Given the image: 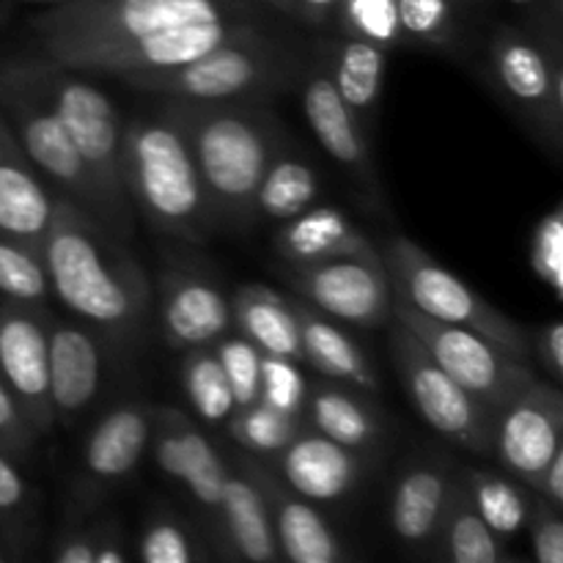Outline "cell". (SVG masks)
Listing matches in <instances>:
<instances>
[{"label": "cell", "instance_id": "6da1fadb", "mask_svg": "<svg viewBox=\"0 0 563 563\" xmlns=\"http://www.w3.org/2000/svg\"><path fill=\"white\" fill-rule=\"evenodd\" d=\"M42 262L53 295L93 330L126 344L143 328L152 302L143 267L124 251L121 236L60 192Z\"/></svg>", "mask_w": 563, "mask_h": 563}, {"label": "cell", "instance_id": "7a4b0ae2", "mask_svg": "<svg viewBox=\"0 0 563 563\" xmlns=\"http://www.w3.org/2000/svg\"><path fill=\"white\" fill-rule=\"evenodd\" d=\"M168 102L187 132L218 229L247 231L253 225L256 187L280 148L278 119L264 108V99Z\"/></svg>", "mask_w": 563, "mask_h": 563}, {"label": "cell", "instance_id": "3957f363", "mask_svg": "<svg viewBox=\"0 0 563 563\" xmlns=\"http://www.w3.org/2000/svg\"><path fill=\"white\" fill-rule=\"evenodd\" d=\"M124 179L130 201L159 234L201 245L218 231L190 141L170 102L124 124Z\"/></svg>", "mask_w": 563, "mask_h": 563}, {"label": "cell", "instance_id": "277c9868", "mask_svg": "<svg viewBox=\"0 0 563 563\" xmlns=\"http://www.w3.org/2000/svg\"><path fill=\"white\" fill-rule=\"evenodd\" d=\"M31 64L71 146L86 165L99 198L102 223L124 240L132 229V201L124 179V124L113 99L91 80L88 71L60 66L44 55L31 58Z\"/></svg>", "mask_w": 563, "mask_h": 563}, {"label": "cell", "instance_id": "5b68a950", "mask_svg": "<svg viewBox=\"0 0 563 563\" xmlns=\"http://www.w3.org/2000/svg\"><path fill=\"white\" fill-rule=\"evenodd\" d=\"M258 16L256 0H66L33 20L44 58L190 22Z\"/></svg>", "mask_w": 563, "mask_h": 563}, {"label": "cell", "instance_id": "8992f818", "mask_svg": "<svg viewBox=\"0 0 563 563\" xmlns=\"http://www.w3.org/2000/svg\"><path fill=\"white\" fill-rule=\"evenodd\" d=\"M379 256L388 269L394 297H399L401 302L427 313L429 319L473 330L517 361L531 363V330L484 300L473 286L445 269L410 236H388Z\"/></svg>", "mask_w": 563, "mask_h": 563}, {"label": "cell", "instance_id": "52a82bcc", "mask_svg": "<svg viewBox=\"0 0 563 563\" xmlns=\"http://www.w3.org/2000/svg\"><path fill=\"white\" fill-rule=\"evenodd\" d=\"M291 55L269 36L225 44L187 64L157 71L121 75L124 86L185 102H229V99H264L291 80Z\"/></svg>", "mask_w": 563, "mask_h": 563}, {"label": "cell", "instance_id": "ba28073f", "mask_svg": "<svg viewBox=\"0 0 563 563\" xmlns=\"http://www.w3.org/2000/svg\"><path fill=\"white\" fill-rule=\"evenodd\" d=\"M0 113L9 121L38 174L60 192L80 203L102 223L99 198L86 174L80 154L71 146L58 113L49 104L42 82L36 80L31 58H11L0 66Z\"/></svg>", "mask_w": 563, "mask_h": 563}, {"label": "cell", "instance_id": "9c48e42d", "mask_svg": "<svg viewBox=\"0 0 563 563\" xmlns=\"http://www.w3.org/2000/svg\"><path fill=\"white\" fill-rule=\"evenodd\" d=\"M487 77L495 91L537 135L559 152L563 143V64L559 36L504 25L487 49Z\"/></svg>", "mask_w": 563, "mask_h": 563}, {"label": "cell", "instance_id": "30bf717a", "mask_svg": "<svg viewBox=\"0 0 563 563\" xmlns=\"http://www.w3.org/2000/svg\"><path fill=\"white\" fill-rule=\"evenodd\" d=\"M394 319L405 322L429 355L493 416H498L528 385L537 383L531 363L517 361L473 330L429 319L399 297H394Z\"/></svg>", "mask_w": 563, "mask_h": 563}, {"label": "cell", "instance_id": "8fae6325", "mask_svg": "<svg viewBox=\"0 0 563 563\" xmlns=\"http://www.w3.org/2000/svg\"><path fill=\"white\" fill-rule=\"evenodd\" d=\"M388 328L396 374L423 421L473 454H493V412L429 355L405 322L390 317Z\"/></svg>", "mask_w": 563, "mask_h": 563}, {"label": "cell", "instance_id": "7c38bea8", "mask_svg": "<svg viewBox=\"0 0 563 563\" xmlns=\"http://www.w3.org/2000/svg\"><path fill=\"white\" fill-rule=\"evenodd\" d=\"M262 36H267L262 31V16H231V20L190 22V25L130 38V42L69 49V53H60L49 60L69 66V69L88 71V75L121 77L132 75V71L170 69V66L196 60L212 49L225 47V44L251 42V38Z\"/></svg>", "mask_w": 563, "mask_h": 563}, {"label": "cell", "instance_id": "4fadbf2b", "mask_svg": "<svg viewBox=\"0 0 563 563\" xmlns=\"http://www.w3.org/2000/svg\"><path fill=\"white\" fill-rule=\"evenodd\" d=\"M286 280L297 297L322 311L324 317L383 328L394 317V286L383 258H330L319 264L289 267Z\"/></svg>", "mask_w": 563, "mask_h": 563}, {"label": "cell", "instance_id": "5bb4252c", "mask_svg": "<svg viewBox=\"0 0 563 563\" xmlns=\"http://www.w3.org/2000/svg\"><path fill=\"white\" fill-rule=\"evenodd\" d=\"M563 451V394L555 383H533L495 416L493 454L509 476L537 489L539 476Z\"/></svg>", "mask_w": 563, "mask_h": 563}, {"label": "cell", "instance_id": "9a60e30c", "mask_svg": "<svg viewBox=\"0 0 563 563\" xmlns=\"http://www.w3.org/2000/svg\"><path fill=\"white\" fill-rule=\"evenodd\" d=\"M49 313L44 306L0 302V379L38 434L55 427L49 407Z\"/></svg>", "mask_w": 563, "mask_h": 563}, {"label": "cell", "instance_id": "2e32d148", "mask_svg": "<svg viewBox=\"0 0 563 563\" xmlns=\"http://www.w3.org/2000/svg\"><path fill=\"white\" fill-rule=\"evenodd\" d=\"M152 421L154 407L146 401H121L99 418L82 449V476L71 495L77 511H93L135 473L152 443Z\"/></svg>", "mask_w": 563, "mask_h": 563}, {"label": "cell", "instance_id": "e0dca14e", "mask_svg": "<svg viewBox=\"0 0 563 563\" xmlns=\"http://www.w3.org/2000/svg\"><path fill=\"white\" fill-rule=\"evenodd\" d=\"M148 445H152L159 471L190 495L192 504L212 526L214 537L220 493H223L229 465L218 454L212 440L179 407H154Z\"/></svg>", "mask_w": 563, "mask_h": 563}, {"label": "cell", "instance_id": "ac0fdd59", "mask_svg": "<svg viewBox=\"0 0 563 563\" xmlns=\"http://www.w3.org/2000/svg\"><path fill=\"white\" fill-rule=\"evenodd\" d=\"M234 462L236 471L245 473L262 493L284 559L295 563H341L346 559V548L335 537L333 528L328 526V520L313 509L311 500L291 493L284 478L275 476L267 465H262L247 451L236 456Z\"/></svg>", "mask_w": 563, "mask_h": 563}, {"label": "cell", "instance_id": "d6986e66", "mask_svg": "<svg viewBox=\"0 0 563 563\" xmlns=\"http://www.w3.org/2000/svg\"><path fill=\"white\" fill-rule=\"evenodd\" d=\"M159 330L174 350L212 346L231 333V300L214 278L196 269H168L157 284Z\"/></svg>", "mask_w": 563, "mask_h": 563}, {"label": "cell", "instance_id": "ffe728a7", "mask_svg": "<svg viewBox=\"0 0 563 563\" xmlns=\"http://www.w3.org/2000/svg\"><path fill=\"white\" fill-rule=\"evenodd\" d=\"M55 201L58 190L27 159L0 113V236L42 253L55 218Z\"/></svg>", "mask_w": 563, "mask_h": 563}, {"label": "cell", "instance_id": "44dd1931", "mask_svg": "<svg viewBox=\"0 0 563 563\" xmlns=\"http://www.w3.org/2000/svg\"><path fill=\"white\" fill-rule=\"evenodd\" d=\"M49 407L55 423H75L97 399L102 385V350L88 328L49 313Z\"/></svg>", "mask_w": 563, "mask_h": 563}, {"label": "cell", "instance_id": "7402d4cb", "mask_svg": "<svg viewBox=\"0 0 563 563\" xmlns=\"http://www.w3.org/2000/svg\"><path fill=\"white\" fill-rule=\"evenodd\" d=\"M302 110H306L308 126L333 163L350 170L363 185L374 181L372 148H368L366 124L361 115L344 102L339 88L330 80L322 60H313L302 86Z\"/></svg>", "mask_w": 563, "mask_h": 563}, {"label": "cell", "instance_id": "603a6c76", "mask_svg": "<svg viewBox=\"0 0 563 563\" xmlns=\"http://www.w3.org/2000/svg\"><path fill=\"white\" fill-rule=\"evenodd\" d=\"M454 487L456 476L445 462L421 460L399 473L390 493L388 522L401 548L429 553L438 544Z\"/></svg>", "mask_w": 563, "mask_h": 563}, {"label": "cell", "instance_id": "cb8c5ba5", "mask_svg": "<svg viewBox=\"0 0 563 563\" xmlns=\"http://www.w3.org/2000/svg\"><path fill=\"white\" fill-rule=\"evenodd\" d=\"M275 253L289 267L319 264L330 258H383L366 231L339 207H308L284 220L275 231Z\"/></svg>", "mask_w": 563, "mask_h": 563}, {"label": "cell", "instance_id": "d4e9b609", "mask_svg": "<svg viewBox=\"0 0 563 563\" xmlns=\"http://www.w3.org/2000/svg\"><path fill=\"white\" fill-rule=\"evenodd\" d=\"M278 456L286 487L311 504H335L346 498L361 478L357 451L308 429H302Z\"/></svg>", "mask_w": 563, "mask_h": 563}, {"label": "cell", "instance_id": "484cf974", "mask_svg": "<svg viewBox=\"0 0 563 563\" xmlns=\"http://www.w3.org/2000/svg\"><path fill=\"white\" fill-rule=\"evenodd\" d=\"M214 542L223 548L225 559L273 563L280 559L269 509L256 484L242 471L229 467L220 493Z\"/></svg>", "mask_w": 563, "mask_h": 563}, {"label": "cell", "instance_id": "4316f807", "mask_svg": "<svg viewBox=\"0 0 563 563\" xmlns=\"http://www.w3.org/2000/svg\"><path fill=\"white\" fill-rule=\"evenodd\" d=\"M291 308H295L297 330H300L302 363H308L313 372L333 379V383L377 394L383 383H379L377 368L361 350V344L350 333H344L339 324L330 322V317L308 306L302 297H291Z\"/></svg>", "mask_w": 563, "mask_h": 563}, {"label": "cell", "instance_id": "83f0119b", "mask_svg": "<svg viewBox=\"0 0 563 563\" xmlns=\"http://www.w3.org/2000/svg\"><path fill=\"white\" fill-rule=\"evenodd\" d=\"M231 319L236 333L256 344L264 355L289 357L302 363L300 330L289 297L262 284H245L231 300Z\"/></svg>", "mask_w": 563, "mask_h": 563}, {"label": "cell", "instance_id": "f1b7e54d", "mask_svg": "<svg viewBox=\"0 0 563 563\" xmlns=\"http://www.w3.org/2000/svg\"><path fill=\"white\" fill-rule=\"evenodd\" d=\"M319 60L328 69L330 80L339 88L344 102L355 110L357 115H368L379 102L385 82V69H388L390 49L379 44L363 42L355 36H341L319 47Z\"/></svg>", "mask_w": 563, "mask_h": 563}, {"label": "cell", "instance_id": "f546056e", "mask_svg": "<svg viewBox=\"0 0 563 563\" xmlns=\"http://www.w3.org/2000/svg\"><path fill=\"white\" fill-rule=\"evenodd\" d=\"M319 174L306 157L286 152L284 146L273 154L264 168L262 181L253 198V223L269 220L284 223L295 214L306 212L319 198Z\"/></svg>", "mask_w": 563, "mask_h": 563}, {"label": "cell", "instance_id": "4dcf8cb0", "mask_svg": "<svg viewBox=\"0 0 563 563\" xmlns=\"http://www.w3.org/2000/svg\"><path fill=\"white\" fill-rule=\"evenodd\" d=\"M306 416L313 432L352 451L368 449L383 434V423H379L374 407L341 385H317L313 390H308Z\"/></svg>", "mask_w": 563, "mask_h": 563}, {"label": "cell", "instance_id": "1f68e13d", "mask_svg": "<svg viewBox=\"0 0 563 563\" xmlns=\"http://www.w3.org/2000/svg\"><path fill=\"white\" fill-rule=\"evenodd\" d=\"M440 555L451 563H506L511 561L509 550L500 533L484 522L473 506L471 495L462 487V478H456L454 495L445 509L443 526H440L438 544Z\"/></svg>", "mask_w": 563, "mask_h": 563}, {"label": "cell", "instance_id": "d6a6232c", "mask_svg": "<svg viewBox=\"0 0 563 563\" xmlns=\"http://www.w3.org/2000/svg\"><path fill=\"white\" fill-rule=\"evenodd\" d=\"M462 487H465L476 511L495 533L506 539L526 531L533 489L517 482L515 476H504V473L493 471H465Z\"/></svg>", "mask_w": 563, "mask_h": 563}, {"label": "cell", "instance_id": "836d02e7", "mask_svg": "<svg viewBox=\"0 0 563 563\" xmlns=\"http://www.w3.org/2000/svg\"><path fill=\"white\" fill-rule=\"evenodd\" d=\"M135 553L143 563H196L207 561L212 550L196 522L170 506H157L143 520Z\"/></svg>", "mask_w": 563, "mask_h": 563}, {"label": "cell", "instance_id": "e575fe53", "mask_svg": "<svg viewBox=\"0 0 563 563\" xmlns=\"http://www.w3.org/2000/svg\"><path fill=\"white\" fill-rule=\"evenodd\" d=\"M181 388H185L187 401L192 410L207 423L229 421L234 407V394L225 379L223 366L218 361L214 346H198L187 350L181 361Z\"/></svg>", "mask_w": 563, "mask_h": 563}, {"label": "cell", "instance_id": "d590c367", "mask_svg": "<svg viewBox=\"0 0 563 563\" xmlns=\"http://www.w3.org/2000/svg\"><path fill=\"white\" fill-rule=\"evenodd\" d=\"M306 429V421L300 416H289L267 401H253V405L240 407L231 412L229 432L240 443L242 451L253 456H275Z\"/></svg>", "mask_w": 563, "mask_h": 563}, {"label": "cell", "instance_id": "8d00e7d4", "mask_svg": "<svg viewBox=\"0 0 563 563\" xmlns=\"http://www.w3.org/2000/svg\"><path fill=\"white\" fill-rule=\"evenodd\" d=\"M49 559L55 563H126V533L113 515L75 522L55 539Z\"/></svg>", "mask_w": 563, "mask_h": 563}, {"label": "cell", "instance_id": "74e56055", "mask_svg": "<svg viewBox=\"0 0 563 563\" xmlns=\"http://www.w3.org/2000/svg\"><path fill=\"white\" fill-rule=\"evenodd\" d=\"M49 295L42 253L0 236V297L20 306H47Z\"/></svg>", "mask_w": 563, "mask_h": 563}, {"label": "cell", "instance_id": "f35d334b", "mask_svg": "<svg viewBox=\"0 0 563 563\" xmlns=\"http://www.w3.org/2000/svg\"><path fill=\"white\" fill-rule=\"evenodd\" d=\"M335 22L344 36L363 38L385 49L405 44L396 0H339Z\"/></svg>", "mask_w": 563, "mask_h": 563}, {"label": "cell", "instance_id": "ab89813d", "mask_svg": "<svg viewBox=\"0 0 563 563\" xmlns=\"http://www.w3.org/2000/svg\"><path fill=\"white\" fill-rule=\"evenodd\" d=\"M405 44L451 47L456 38L454 0H396Z\"/></svg>", "mask_w": 563, "mask_h": 563}, {"label": "cell", "instance_id": "60d3db41", "mask_svg": "<svg viewBox=\"0 0 563 563\" xmlns=\"http://www.w3.org/2000/svg\"><path fill=\"white\" fill-rule=\"evenodd\" d=\"M218 352V361L223 366L225 379L234 394V407L253 405L258 401V379H262V350L245 339V335L225 333L218 344H212Z\"/></svg>", "mask_w": 563, "mask_h": 563}, {"label": "cell", "instance_id": "b9f144b4", "mask_svg": "<svg viewBox=\"0 0 563 563\" xmlns=\"http://www.w3.org/2000/svg\"><path fill=\"white\" fill-rule=\"evenodd\" d=\"M528 262L533 275L548 286L555 297H563V203L537 220L531 231V245H528Z\"/></svg>", "mask_w": 563, "mask_h": 563}, {"label": "cell", "instance_id": "7bdbcfd3", "mask_svg": "<svg viewBox=\"0 0 563 563\" xmlns=\"http://www.w3.org/2000/svg\"><path fill=\"white\" fill-rule=\"evenodd\" d=\"M258 399L289 416H306L308 383L302 377L300 361L289 357L264 355L262 352V379H258Z\"/></svg>", "mask_w": 563, "mask_h": 563}, {"label": "cell", "instance_id": "ee69618b", "mask_svg": "<svg viewBox=\"0 0 563 563\" xmlns=\"http://www.w3.org/2000/svg\"><path fill=\"white\" fill-rule=\"evenodd\" d=\"M531 553L537 563H563V515L561 506L533 493L531 515L526 522Z\"/></svg>", "mask_w": 563, "mask_h": 563}, {"label": "cell", "instance_id": "f6af8a7d", "mask_svg": "<svg viewBox=\"0 0 563 563\" xmlns=\"http://www.w3.org/2000/svg\"><path fill=\"white\" fill-rule=\"evenodd\" d=\"M33 509V495L16 460L0 451V531L16 533Z\"/></svg>", "mask_w": 563, "mask_h": 563}, {"label": "cell", "instance_id": "bcb514c9", "mask_svg": "<svg viewBox=\"0 0 563 563\" xmlns=\"http://www.w3.org/2000/svg\"><path fill=\"white\" fill-rule=\"evenodd\" d=\"M42 434L33 429L27 416L22 412L20 401L14 399L9 388L0 379V451L9 454L11 460L22 462L33 454Z\"/></svg>", "mask_w": 563, "mask_h": 563}, {"label": "cell", "instance_id": "7dc6e473", "mask_svg": "<svg viewBox=\"0 0 563 563\" xmlns=\"http://www.w3.org/2000/svg\"><path fill=\"white\" fill-rule=\"evenodd\" d=\"M531 357H537V366L548 374L550 383H563V324L559 319H550L533 330Z\"/></svg>", "mask_w": 563, "mask_h": 563}, {"label": "cell", "instance_id": "c3c4849f", "mask_svg": "<svg viewBox=\"0 0 563 563\" xmlns=\"http://www.w3.org/2000/svg\"><path fill=\"white\" fill-rule=\"evenodd\" d=\"M256 3L284 11L313 27L330 25L335 20V9H339V0H256Z\"/></svg>", "mask_w": 563, "mask_h": 563}, {"label": "cell", "instance_id": "681fc988", "mask_svg": "<svg viewBox=\"0 0 563 563\" xmlns=\"http://www.w3.org/2000/svg\"><path fill=\"white\" fill-rule=\"evenodd\" d=\"M533 493L542 495V498L550 500V504L563 506V451L561 454H555L553 460H550V465L544 467Z\"/></svg>", "mask_w": 563, "mask_h": 563}, {"label": "cell", "instance_id": "f907efd6", "mask_svg": "<svg viewBox=\"0 0 563 563\" xmlns=\"http://www.w3.org/2000/svg\"><path fill=\"white\" fill-rule=\"evenodd\" d=\"M27 3H49V5H58V3H66V0H27Z\"/></svg>", "mask_w": 563, "mask_h": 563}, {"label": "cell", "instance_id": "816d5d0a", "mask_svg": "<svg viewBox=\"0 0 563 563\" xmlns=\"http://www.w3.org/2000/svg\"><path fill=\"white\" fill-rule=\"evenodd\" d=\"M509 3H517V5H528V3H533V0H509Z\"/></svg>", "mask_w": 563, "mask_h": 563}]
</instances>
